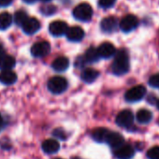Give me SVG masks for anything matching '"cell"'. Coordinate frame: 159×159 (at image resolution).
<instances>
[{"label":"cell","instance_id":"6da1fadb","mask_svg":"<svg viewBox=\"0 0 159 159\" xmlns=\"http://www.w3.org/2000/svg\"><path fill=\"white\" fill-rule=\"evenodd\" d=\"M114 61L111 65V70L116 76H122L126 74L130 68L129 56L125 49L118 51L115 54Z\"/></svg>","mask_w":159,"mask_h":159},{"label":"cell","instance_id":"7a4b0ae2","mask_svg":"<svg viewBox=\"0 0 159 159\" xmlns=\"http://www.w3.org/2000/svg\"><path fill=\"white\" fill-rule=\"evenodd\" d=\"M67 86H68L67 81L61 76H55V77L51 78L47 84L49 91L55 95L64 93L66 90Z\"/></svg>","mask_w":159,"mask_h":159},{"label":"cell","instance_id":"3957f363","mask_svg":"<svg viewBox=\"0 0 159 159\" xmlns=\"http://www.w3.org/2000/svg\"><path fill=\"white\" fill-rule=\"evenodd\" d=\"M93 9L88 3H82L73 10V16L81 22H89L93 17Z\"/></svg>","mask_w":159,"mask_h":159},{"label":"cell","instance_id":"277c9868","mask_svg":"<svg viewBox=\"0 0 159 159\" xmlns=\"http://www.w3.org/2000/svg\"><path fill=\"white\" fill-rule=\"evenodd\" d=\"M146 95V88L143 85H136L130 88L125 95L127 102H138L141 100Z\"/></svg>","mask_w":159,"mask_h":159},{"label":"cell","instance_id":"5b68a950","mask_svg":"<svg viewBox=\"0 0 159 159\" xmlns=\"http://www.w3.org/2000/svg\"><path fill=\"white\" fill-rule=\"evenodd\" d=\"M138 25H139V20L135 15L132 14L125 16L119 23V27L125 33L133 31L134 29L137 28Z\"/></svg>","mask_w":159,"mask_h":159},{"label":"cell","instance_id":"8992f818","mask_svg":"<svg viewBox=\"0 0 159 159\" xmlns=\"http://www.w3.org/2000/svg\"><path fill=\"white\" fill-rule=\"evenodd\" d=\"M31 54L35 57H44L51 52V44L48 41H39L31 47Z\"/></svg>","mask_w":159,"mask_h":159},{"label":"cell","instance_id":"52a82bcc","mask_svg":"<svg viewBox=\"0 0 159 159\" xmlns=\"http://www.w3.org/2000/svg\"><path fill=\"white\" fill-rule=\"evenodd\" d=\"M134 122V115L133 112L129 110L122 111L116 117V124L125 128H128L133 125Z\"/></svg>","mask_w":159,"mask_h":159},{"label":"cell","instance_id":"ba28073f","mask_svg":"<svg viewBox=\"0 0 159 159\" xmlns=\"http://www.w3.org/2000/svg\"><path fill=\"white\" fill-rule=\"evenodd\" d=\"M21 26L23 31L27 35L36 34L41 27L39 21L36 18H27Z\"/></svg>","mask_w":159,"mask_h":159},{"label":"cell","instance_id":"9c48e42d","mask_svg":"<svg viewBox=\"0 0 159 159\" xmlns=\"http://www.w3.org/2000/svg\"><path fill=\"white\" fill-rule=\"evenodd\" d=\"M67 29V25L64 21H54L52 22L49 25V31L54 37H61L65 35Z\"/></svg>","mask_w":159,"mask_h":159},{"label":"cell","instance_id":"30bf717a","mask_svg":"<svg viewBox=\"0 0 159 159\" xmlns=\"http://www.w3.org/2000/svg\"><path fill=\"white\" fill-rule=\"evenodd\" d=\"M119 25L117 18L113 16H109L104 18L100 23V28L105 33H112L117 29V26Z\"/></svg>","mask_w":159,"mask_h":159},{"label":"cell","instance_id":"8fae6325","mask_svg":"<svg viewBox=\"0 0 159 159\" xmlns=\"http://www.w3.org/2000/svg\"><path fill=\"white\" fill-rule=\"evenodd\" d=\"M105 142H107L111 148L117 149L121 147L123 144H125V139L120 133L109 131Z\"/></svg>","mask_w":159,"mask_h":159},{"label":"cell","instance_id":"7c38bea8","mask_svg":"<svg viewBox=\"0 0 159 159\" xmlns=\"http://www.w3.org/2000/svg\"><path fill=\"white\" fill-rule=\"evenodd\" d=\"M66 35L69 41L79 42V41L83 40V39L84 38V31L80 26H72L67 29Z\"/></svg>","mask_w":159,"mask_h":159},{"label":"cell","instance_id":"4fadbf2b","mask_svg":"<svg viewBox=\"0 0 159 159\" xmlns=\"http://www.w3.org/2000/svg\"><path fill=\"white\" fill-rule=\"evenodd\" d=\"M114 153L117 159H131L135 154V151L131 145L123 144L121 147L116 149Z\"/></svg>","mask_w":159,"mask_h":159},{"label":"cell","instance_id":"5bb4252c","mask_svg":"<svg viewBox=\"0 0 159 159\" xmlns=\"http://www.w3.org/2000/svg\"><path fill=\"white\" fill-rule=\"evenodd\" d=\"M98 52L101 58L108 59V58L112 57L116 53V49L113 44L110 42H104L98 47Z\"/></svg>","mask_w":159,"mask_h":159},{"label":"cell","instance_id":"9a60e30c","mask_svg":"<svg viewBox=\"0 0 159 159\" xmlns=\"http://www.w3.org/2000/svg\"><path fill=\"white\" fill-rule=\"evenodd\" d=\"M60 149V144L56 139H49L43 141L42 143V150L44 152L48 154H53L57 152Z\"/></svg>","mask_w":159,"mask_h":159},{"label":"cell","instance_id":"2e32d148","mask_svg":"<svg viewBox=\"0 0 159 159\" xmlns=\"http://www.w3.org/2000/svg\"><path fill=\"white\" fill-rule=\"evenodd\" d=\"M17 81V75L11 69L2 70L0 73V82L6 85H11Z\"/></svg>","mask_w":159,"mask_h":159},{"label":"cell","instance_id":"e0dca14e","mask_svg":"<svg viewBox=\"0 0 159 159\" xmlns=\"http://www.w3.org/2000/svg\"><path fill=\"white\" fill-rule=\"evenodd\" d=\"M68 66H69V60L65 56H60L56 58L52 64V69L57 72H64L68 68Z\"/></svg>","mask_w":159,"mask_h":159},{"label":"cell","instance_id":"ac0fdd59","mask_svg":"<svg viewBox=\"0 0 159 159\" xmlns=\"http://www.w3.org/2000/svg\"><path fill=\"white\" fill-rule=\"evenodd\" d=\"M99 72L94 68H85L82 72V80L86 84H92L98 78Z\"/></svg>","mask_w":159,"mask_h":159},{"label":"cell","instance_id":"d6986e66","mask_svg":"<svg viewBox=\"0 0 159 159\" xmlns=\"http://www.w3.org/2000/svg\"><path fill=\"white\" fill-rule=\"evenodd\" d=\"M16 64V61L14 59V57L8 55V54H3L1 57H0V68L2 70H8V69H11L14 67Z\"/></svg>","mask_w":159,"mask_h":159},{"label":"cell","instance_id":"ffe728a7","mask_svg":"<svg viewBox=\"0 0 159 159\" xmlns=\"http://www.w3.org/2000/svg\"><path fill=\"white\" fill-rule=\"evenodd\" d=\"M109 133V130L104 127H98L93 130L92 132V138L97 142H105L107 135Z\"/></svg>","mask_w":159,"mask_h":159},{"label":"cell","instance_id":"44dd1931","mask_svg":"<svg viewBox=\"0 0 159 159\" xmlns=\"http://www.w3.org/2000/svg\"><path fill=\"white\" fill-rule=\"evenodd\" d=\"M136 118L139 124H148L152 119V113L148 110L141 109L137 112Z\"/></svg>","mask_w":159,"mask_h":159},{"label":"cell","instance_id":"7402d4cb","mask_svg":"<svg viewBox=\"0 0 159 159\" xmlns=\"http://www.w3.org/2000/svg\"><path fill=\"white\" fill-rule=\"evenodd\" d=\"M99 58H100V56L98 54V49H96L94 47H90L86 51L85 55H84V60L87 63H96L99 60Z\"/></svg>","mask_w":159,"mask_h":159},{"label":"cell","instance_id":"603a6c76","mask_svg":"<svg viewBox=\"0 0 159 159\" xmlns=\"http://www.w3.org/2000/svg\"><path fill=\"white\" fill-rule=\"evenodd\" d=\"M12 24V16L8 12L0 14V30L8 29Z\"/></svg>","mask_w":159,"mask_h":159},{"label":"cell","instance_id":"cb8c5ba5","mask_svg":"<svg viewBox=\"0 0 159 159\" xmlns=\"http://www.w3.org/2000/svg\"><path fill=\"white\" fill-rule=\"evenodd\" d=\"M27 18H28V17H27V14H26V12L24 11H18L15 12V14H14V21H15V23H16L18 25H20V26L25 23V21Z\"/></svg>","mask_w":159,"mask_h":159},{"label":"cell","instance_id":"d4e9b609","mask_svg":"<svg viewBox=\"0 0 159 159\" xmlns=\"http://www.w3.org/2000/svg\"><path fill=\"white\" fill-rule=\"evenodd\" d=\"M149 159H159V146H154L147 152Z\"/></svg>","mask_w":159,"mask_h":159},{"label":"cell","instance_id":"484cf974","mask_svg":"<svg viewBox=\"0 0 159 159\" xmlns=\"http://www.w3.org/2000/svg\"><path fill=\"white\" fill-rule=\"evenodd\" d=\"M116 0H98V6L102 9H110L114 6Z\"/></svg>","mask_w":159,"mask_h":159},{"label":"cell","instance_id":"4316f807","mask_svg":"<svg viewBox=\"0 0 159 159\" xmlns=\"http://www.w3.org/2000/svg\"><path fill=\"white\" fill-rule=\"evenodd\" d=\"M52 135L56 139H61V140H66V137H67L66 134V132H65V130L62 129V128H56V129H54L53 132H52Z\"/></svg>","mask_w":159,"mask_h":159},{"label":"cell","instance_id":"83f0119b","mask_svg":"<svg viewBox=\"0 0 159 159\" xmlns=\"http://www.w3.org/2000/svg\"><path fill=\"white\" fill-rule=\"evenodd\" d=\"M149 84H150L152 87L159 88V73L152 75V76L149 79Z\"/></svg>","mask_w":159,"mask_h":159},{"label":"cell","instance_id":"f1b7e54d","mask_svg":"<svg viewBox=\"0 0 159 159\" xmlns=\"http://www.w3.org/2000/svg\"><path fill=\"white\" fill-rule=\"evenodd\" d=\"M56 8L53 7V6H48V7H45V8H42L41 10V12L44 14V15H52L55 12V10Z\"/></svg>","mask_w":159,"mask_h":159},{"label":"cell","instance_id":"f546056e","mask_svg":"<svg viewBox=\"0 0 159 159\" xmlns=\"http://www.w3.org/2000/svg\"><path fill=\"white\" fill-rule=\"evenodd\" d=\"M13 0H0V7H8L11 5Z\"/></svg>","mask_w":159,"mask_h":159},{"label":"cell","instance_id":"4dcf8cb0","mask_svg":"<svg viewBox=\"0 0 159 159\" xmlns=\"http://www.w3.org/2000/svg\"><path fill=\"white\" fill-rule=\"evenodd\" d=\"M4 125H5V122H4V119H3V117L1 116V114H0V131H1V130L3 129Z\"/></svg>","mask_w":159,"mask_h":159},{"label":"cell","instance_id":"1f68e13d","mask_svg":"<svg viewBox=\"0 0 159 159\" xmlns=\"http://www.w3.org/2000/svg\"><path fill=\"white\" fill-rule=\"evenodd\" d=\"M3 54H5V50H4V47L0 44V57H1Z\"/></svg>","mask_w":159,"mask_h":159},{"label":"cell","instance_id":"d6a6232c","mask_svg":"<svg viewBox=\"0 0 159 159\" xmlns=\"http://www.w3.org/2000/svg\"><path fill=\"white\" fill-rule=\"evenodd\" d=\"M23 1L27 3V4H33V3H35L37 1V0H23Z\"/></svg>","mask_w":159,"mask_h":159},{"label":"cell","instance_id":"836d02e7","mask_svg":"<svg viewBox=\"0 0 159 159\" xmlns=\"http://www.w3.org/2000/svg\"><path fill=\"white\" fill-rule=\"evenodd\" d=\"M156 107H157V109L159 110V99L156 101Z\"/></svg>","mask_w":159,"mask_h":159},{"label":"cell","instance_id":"e575fe53","mask_svg":"<svg viewBox=\"0 0 159 159\" xmlns=\"http://www.w3.org/2000/svg\"><path fill=\"white\" fill-rule=\"evenodd\" d=\"M42 2H49V1H51V0H41Z\"/></svg>","mask_w":159,"mask_h":159},{"label":"cell","instance_id":"d590c367","mask_svg":"<svg viewBox=\"0 0 159 159\" xmlns=\"http://www.w3.org/2000/svg\"><path fill=\"white\" fill-rule=\"evenodd\" d=\"M72 159H81V158H79V157H74V158H72Z\"/></svg>","mask_w":159,"mask_h":159},{"label":"cell","instance_id":"8d00e7d4","mask_svg":"<svg viewBox=\"0 0 159 159\" xmlns=\"http://www.w3.org/2000/svg\"><path fill=\"white\" fill-rule=\"evenodd\" d=\"M54 159H63V158H54Z\"/></svg>","mask_w":159,"mask_h":159}]
</instances>
